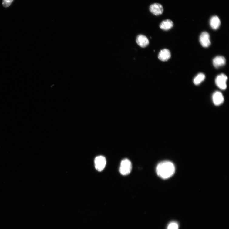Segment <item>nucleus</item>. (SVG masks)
I'll return each instance as SVG.
<instances>
[{
    "label": "nucleus",
    "instance_id": "f257e3e1",
    "mask_svg": "<svg viewBox=\"0 0 229 229\" xmlns=\"http://www.w3.org/2000/svg\"><path fill=\"white\" fill-rule=\"evenodd\" d=\"M175 168L173 163L169 161L160 163L156 168L157 174L163 179L170 178L174 173Z\"/></svg>",
    "mask_w": 229,
    "mask_h": 229
},
{
    "label": "nucleus",
    "instance_id": "f03ea898",
    "mask_svg": "<svg viewBox=\"0 0 229 229\" xmlns=\"http://www.w3.org/2000/svg\"><path fill=\"white\" fill-rule=\"evenodd\" d=\"M132 170V164L130 161L127 159L123 160L121 162L119 169L120 173L123 175L129 174Z\"/></svg>",
    "mask_w": 229,
    "mask_h": 229
},
{
    "label": "nucleus",
    "instance_id": "7ed1b4c3",
    "mask_svg": "<svg viewBox=\"0 0 229 229\" xmlns=\"http://www.w3.org/2000/svg\"><path fill=\"white\" fill-rule=\"evenodd\" d=\"M227 76L223 74H221L216 78L215 82L218 87L222 90H225L227 88Z\"/></svg>",
    "mask_w": 229,
    "mask_h": 229
},
{
    "label": "nucleus",
    "instance_id": "20e7f679",
    "mask_svg": "<svg viewBox=\"0 0 229 229\" xmlns=\"http://www.w3.org/2000/svg\"><path fill=\"white\" fill-rule=\"evenodd\" d=\"M106 163V158L103 156H98L95 160V167L98 171H102L105 167Z\"/></svg>",
    "mask_w": 229,
    "mask_h": 229
},
{
    "label": "nucleus",
    "instance_id": "39448f33",
    "mask_svg": "<svg viewBox=\"0 0 229 229\" xmlns=\"http://www.w3.org/2000/svg\"><path fill=\"white\" fill-rule=\"evenodd\" d=\"M199 40L201 45L204 47L207 48L211 44L210 35L206 32H202L200 37Z\"/></svg>",
    "mask_w": 229,
    "mask_h": 229
},
{
    "label": "nucleus",
    "instance_id": "423d86ee",
    "mask_svg": "<svg viewBox=\"0 0 229 229\" xmlns=\"http://www.w3.org/2000/svg\"><path fill=\"white\" fill-rule=\"evenodd\" d=\"M149 10L153 14L156 16L162 14L163 11L162 5L157 3H154L150 5Z\"/></svg>",
    "mask_w": 229,
    "mask_h": 229
},
{
    "label": "nucleus",
    "instance_id": "0eeeda50",
    "mask_svg": "<svg viewBox=\"0 0 229 229\" xmlns=\"http://www.w3.org/2000/svg\"><path fill=\"white\" fill-rule=\"evenodd\" d=\"M212 100L215 105L218 106L223 103L224 101V96L220 92L216 91L213 94Z\"/></svg>",
    "mask_w": 229,
    "mask_h": 229
},
{
    "label": "nucleus",
    "instance_id": "6e6552de",
    "mask_svg": "<svg viewBox=\"0 0 229 229\" xmlns=\"http://www.w3.org/2000/svg\"><path fill=\"white\" fill-rule=\"evenodd\" d=\"M136 42L141 48H144L147 46L149 44V41L148 38L143 35H139L136 39Z\"/></svg>",
    "mask_w": 229,
    "mask_h": 229
},
{
    "label": "nucleus",
    "instance_id": "1a4fd4ad",
    "mask_svg": "<svg viewBox=\"0 0 229 229\" xmlns=\"http://www.w3.org/2000/svg\"><path fill=\"white\" fill-rule=\"evenodd\" d=\"M158 57L161 61H167L171 57V52L168 49H163L160 51Z\"/></svg>",
    "mask_w": 229,
    "mask_h": 229
},
{
    "label": "nucleus",
    "instance_id": "9d476101",
    "mask_svg": "<svg viewBox=\"0 0 229 229\" xmlns=\"http://www.w3.org/2000/svg\"><path fill=\"white\" fill-rule=\"evenodd\" d=\"M226 62L225 58L224 57L221 56L215 57L213 61L214 66L216 68L224 66Z\"/></svg>",
    "mask_w": 229,
    "mask_h": 229
},
{
    "label": "nucleus",
    "instance_id": "9b49d317",
    "mask_svg": "<svg viewBox=\"0 0 229 229\" xmlns=\"http://www.w3.org/2000/svg\"><path fill=\"white\" fill-rule=\"evenodd\" d=\"M221 21L219 18L217 16H213L211 18L210 22V25L212 29L217 30L221 25Z\"/></svg>",
    "mask_w": 229,
    "mask_h": 229
},
{
    "label": "nucleus",
    "instance_id": "f8f14e48",
    "mask_svg": "<svg viewBox=\"0 0 229 229\" xmlns=\"http://www.w3.org/2000/svg\"><path fill=\"white\" fill-rule=\"evenodd\" d=\"M173 25V23L172 21L170 19H167L160 23V27L163 30H168L171 29Z\"/></svg>",
    "mask_w": 229,
    "mask_h": 229
},
{
    "label": "nucleus",
    "instance_id": "ddd939ff",
    "mask_svg": "<svg viewBox=\"0 0 229 229\" xmlns=\"http://www.w3.org/2000/svg\"><path fill=\"white\" fill-rule=\"evenodd\" d=\"M205 76L204 74L200 73L198 74L194 78V83L196 85L200 84L205 79Z\"/></svg>",
    "mask_w": 229,
    "mask_h": 229
},
{
    "label": "nucleus",
    "instance_id": "4468645a",
    "mask_svg": "<svg viewBox=\"0 0 229 229\" xmlns=\"http://www.w3.org/2000/svg\"><path fill=\"white\" fill-rule=\"evenodd\" d=\"M167 229H179V225L176 222H171L168 224Z\"/></svg>",
    "mask_w": 229,
    "mask_h": 229
},
{
    "label": "nucleus",
    "instance_id": "2eb2a0df",
    "mask_svg": "<svg viewBox=\"0 0 229 229\" xmlns=\"http://www.w3.org/2000/svg\"><path fill=\"white\" fill-rule=\"evenodd\" d=\"M13 0H3L2 4L5 8H7L10 6Z\"/></svg>",
    "mask_w": 229,
    "mask_h": 229
}]
</instances>
